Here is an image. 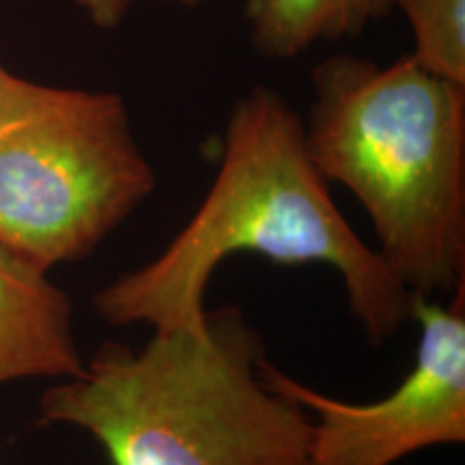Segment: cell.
Here are the masks:
<instances>
[{
  "label": "cell",
  "instance_id": "1",
  "mask_svg": "<svg viewBox=\"0 0 465 465\" xmlns=\"http://www.w3.org/2000/svg\"><path fill=\"white\" fill-rule=\"evenodd\" d=\"M237 252L332 267L373 345L411 317L416 295L342 218L308 153L300 116L270 86H254L232 106L218 174L190 223L160 257L97 291L93 308L110 325L201 330L207 284Z\"/></svg>",
  "mask_w": 465,
  "mask_h": 465
},
{
  "label": "cell",
  "instance_id": "2",
  "mask_svg": "<svg viewBox=\"0 0 465 465\" xmlns=\"http://www.w3.org/2000/svg\"><path fill=\"white\" fill-rule=\"evenodd\" d=\"M261 336L235 306L201 330L104 342L39 399L44 424L91 435L110 465H308L312 420L263 380Z\"/></svg>",
  "mask_w": 465,
  "mask_h": 465
},
{
  "label": "cell",
  "instance_id": "3",
  "mask_svg": "<svg viewBox=\"0 0 465 465\" xmlns=\"http://www.w3.org/2000/svg\"><path fill=\"white\" fill-rule=\"evenodd\" d=\"M306 147L351 192L380 257L416 298L465 284V84L403 54H339L312 69Z\"/></svg>",
  "mask_w": 465,
  "mask_h": 465
},
{
  "label": "cell",
  "instance_id": "4",
  "mask_svg": "<svg viewBox=\"0 0 465 465\" xmlns=\"http://www.w3.org/2000/svg\"><path fill=\"white\" fill-rule=\"evenodd\" d=\"M124 97L48 86L0 130V243L42 270L83 261L149 199Z\"/></svg>",
  "mask_w": 465,
  "mask_h": 465
},
{
  "label": "cell",
  "instance_id": "5",
  "mask_svg": "<svg viewBox=\"0 0 465 465\" xmlns=\"http://www.w3.org/2000/svg\"><path fill=\"white\" fill-rule=\"evenodd\" d=\"M416 364L386 399L347 403L312 391L267 360L263 380L315 414L308 465H394L431 446L465 441V284L449 306L416 298Z\"/></svg>",
  "mask_w": 465,
  "mask_h": 465
},
{
  "label": "cell",
  "instance_id": "6",
  "mask_svg": "<svg viewBox=\"0 0 465 465\" xmlns=\"http://www.w3.org/2000/svg\"><path fill=\"white\" fill-rule=\"evenodd\" d=\"M72 304L48 272L0 243V383L83 371Z\"/></svg>",
  "mask_w": 465,
  "mask_h": 465
},
{
  "label": "cell",
  "instance_id": "7",
  "mask_svg": "<svg viewBox=\"0 0 465 465\" xmlns=\"http://www.w3.org/2000/svg\"><path fill=\"white\" fill-rule=\"evenodd\" d=\"M392 0H248L250 42L261 56L289 61L322 42L358 37Z\"/></svg>",
  "mask_w": 465,
  "mask_h": 465
},
{
  "label": "cell",
  "instance_id": "8",
  "mask_svg": "<svg viewBox=\"0 0 465 465\" xmlns=\"http://www.w3.org/2000/svg\"><path fill=\"white\" fill-rule=\"evenodd\" d=\"M414 35L416 61L465 84V0H392Z\"/></svg>",
  "mask_w": 465,
  "mask_h": 465
},
{
  "label": "cell",
  "instance_id": "9",
  "mask_svg": "<svg viewBox=\"0 0 465 465\" xmlns=\"http://www.w3.org/2000/svg\"><path fill=\"white\" fill-rule=\"evenodd\" d=\"M48 86L35 84L11 74L0 58V130L22 119L44 100Z\"/></svg>",
  "mask_w": 465,
  "mask_h": 465
},
{
  "label": "cell",
  "instance_id": "10",
  "mask_svg": "<svg viewBox=\"0 0 465 465\" xmlns=\"http://www.w3.org/2000/svg\"><path fill=\"white\" fill-rule=\"evenodd\" d=\"M143 3H171L179 7H196L203 0H74V5L83 11L86 20L102 31L119 28L130 14Z\"/></svg>",
  "mask_w": 465,
  "mask_h": 465
}]
</instances>
